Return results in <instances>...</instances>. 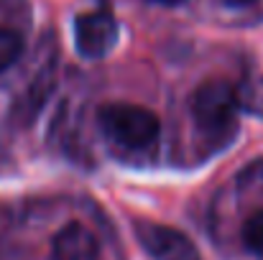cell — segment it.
Returning a JSON list of instances; mask_svg holds the SVG:
<instances>
[{
  "label": "cell",
  "mask_w": 263,
  "mask_h": 260,
  "mask_svg": "<svg viewBox=\"0 0 263 260\" xmlns=\"http://www.w3.org/2000/svg\"><path fill=\"white\" fill-rule=\"evenodd\" d=\"M97 123L112 143H118L128 151H143V148L154 146L159 138V130H161L159 117L148 107L130 105V102H110V105L100 107Z\"/></svg>",
  "instance_id": "2"
},
{
  "label": "cell",
  "mask_w": 263,
  "mask_h": 260,
  "mask_svg": "<svg viewBox=\"0 0 263 260\" xmlns=\"http://www.w3.org/2000/svg\"><path fill=\"white\" fill-rule=\"evenodd\" d=\"M243 243L251 253L263 258V209L256 212L246 225H243Z\"/></svg>",
  "instance_id": "8"
},
{
  "label": "cell",
  "mask_w": 263,
  "mask_h": 260,
  "mask_svg": "<svg viewBox=\"0 0 263 260\" xmlns=\"http://www.w3.org/2000/svg\"><path fill=\"white\" fill-rule=\"evenodd\" d=\"M120 28L110 10L97 8L74 18V46L85 59H102L118 44Z\"/></svg>",
  "instance_id": "3"
},
{
  "label": "cell",
  "mask_w": 263,
  "mask_h": 260,
  "mask_svg": "<svg viewBox=\"0 0 263 260\" xmlns=\"http://www.w3.org/2000/svg\"><path fill=\"white\" fill-rule=\"evenodd\" d=\"M225 5H230V8H251V5H256L258 0H222Z\"/></svg>",
  "instance_id": "9"
},
{
  "label": "cell",
  "mask_w": 263,
  "mask_h": 260,
  "mask_svg": "<svg viewBox=\"0 0 263 260\" xmlns=\"http://www.w3.org/2000/svg\"><path fill=\"white\" fill-rule=\"evenodd\" d=\"M100 243L80 222L64 225L51 240V260H97Z\"/></svg>",
  "instance_id": "5"
},
{
  "label": "cell",
  "mask_w": 263,
  "mask_h": 260,
  "mask_svg": "<svg viewBox=\"0 0 263 260\" xmlns=\"http://www.w3.org/2000/svg\"><path fill=\"white\" fill-rule=\"evenodd\" d=\"M151 3H161V5H179L184 0H151Z\"/></svg>",
  "instance_id": "10"
},
{
  "label": "cell",
  "mask_w": 263,
  "mask_h": 260,
  "mask_svg": "<svg viewBox=\"0 0 263 260\" xmlns=\"http://www.w3.org/2000/svg\"><path fill=\"white\" fill-rule=\"evenodd\" d=\"M136 237L154 260H202L197 245L169 225L141 219L136 222Z\"/></svg>",
  "instance_id": "4"
},
{
  "label": "cell",
  "mask_w": 263,
  "mask_h": 260,
  "mask_svg": "<svg viewBox=\"0 0 263 260\" xmlns=\"http://www.w3.org/2000/svg\"><path fill=\"white\" fill-rule=\"evenodd\" d=\"M23 54V36L15 28L0 26V72L10 69Z\"/></svg>",
  "instance_id": "7"
},
{
  "label": "cell",
  "mask_w": 263,
  "mask_h": 260,
  "mask_svg": "<svg viewBox=\"0 0 263 260\" xmlns=\"http://www.w3.org/2000/svg\"><path fill=\"white\" fill-rule=\"evenodd\" d=\"M238 105L243 112L263 120V77H253L238 87Z\"/></svg>",
  "instance_id": "6"
},
{
  "label": "cell",
  "mask_w": 263,
  "mask_h": 260,
  "mask_svg": "<svg viewBox=\"0 0 263 260\" xmlns=\"http://www.w3.org/2000/svg\"><path fill=\"white\" fill-rule=\"evenodd\" d=\"M238 87L225 79H207L192 94V117L207 138L230 141L238 125Z\"/></svg>",
  "instance_id": "1"
}]
</instances>
